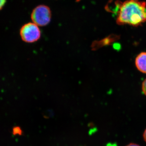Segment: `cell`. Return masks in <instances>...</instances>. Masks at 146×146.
Returning <instances> with one entry per match:
<instances>
[{"instance_id":"cell-1","label":"cell","mask_w":146,"mask_h":146,"mask_svg":"<svg viewBox=\"0 0 146 146\" xmlns=\"http://www.w3.org/2000/svg\"><path fill=\"white\" fill-rule=\"evenodd\" d=\"M116 4L117 23L138 27L146 22V3L140 0L117 1Z\"/></svg>"},{"instance_id":"cell-2","label":"cell","mask_w":146,"mask_h":146,"mask_svg":"<svg viewBox=\"0 0 146 146\" xmlns=\"http://www.w3.org/2000/svg\"><path fill=\"white\" fill-rule=\"evenodd\" d=\"M20 35L24 42L33 43L40 39L41 31L39 27L32 22L25 24L21 27Z\"/></svg>"},{"instance_id":"cell-3","label":"cell","mask_w":146,"mask_h":146,"mask_svg":"<svg viewBox=\"0 0 146 146\" xmlns=\"http://www.w3.org/2000/svg\"><path fill=\"white\" fill-rule=\"evenodd\" d=\"M50 9L45 5L36 7L33 10L31 19L33 23L39 27H44L48 25L51 19Z\"/></svg>"},{"instance_id":"cell-4","label":"cell","mask_w":146,"mask_h":146,"mask_svg":"<svg viewBox=\"0 0 146 146\" xmlns=\"http://www.w3.org/2000/svg\"><path fill=\"white\" fill-rule=\"evenodd\" d=\"M135 65L141 72L146 74V52L140 53L135 59Z\"/></svg>"},{"instance_id":"cell-5","label":"cell","mask_w":146,"mask_h":146,"mask_svg":"<svg viewBox=\"0 0 146 146\" xmlns=\"http://www.w3.org/2000/svg\"><path fill=\"white\" fill-rule=\"evenodd\" d=\"M12 133L13 135H21L23 134V132L22 129L20 127L16 126L13 127V130H12Z\"/></svg>"},{"instance_id":"cell-6","label":"cell","mask_w":146,"mask_h":146,"mask_svg":"<svg viewBox=\"0 0 146 146\" xmlns=\"http://www.w3.org/2000/svg\"><path fill=\"white\" fill-rule=\"evenodd\" d=\"M142 89L143 93L146 96V79L144 80L142 84Z\"/></svg>"},{"instance_id":"cell-7","label":"cell","mask_w":146,"mask_h":146,"mask_svg":"<svg viewBox=\"0 0 146 146\" xmlns=\"http://www.w3.org/2000/svg\"><path fill=\"white\" fill-rule=\"evenodd\" d=\"M7 0H1V5H0V7H1V10L2 9L3 7L5 4L6 3Z\"/></svg>"},{"instance_id":"cell-8","label":"cell","mask_w":146,"mask_h":146,"mask_svg":"<svg viewBox=\"0 0 146 146\" xmlns=\"http://www.w3.org/2000/svg\"><path fill=\"white\" fill-rule=\"evenodd\" d=\"M125 146H141L138 144L135 143H130L128 144Z\"/></svg>"},{"instance_id":"cell-9","label":"cell","mask_w":146,"mask_h":146,"mask_svg":"<svg viewBox=\"0 0 146 146\" xmlns=\"http://www.w3.org/2000/svg\"><path fill=\"white\" fill-rule=\"evenodd\" d=\"M143 138L144 141H145L146 143V128L143 133Z\"/></svg>"},{"instance_id":"cell-10","label":"cell","mask_w":146,"mask_h":146,"mask_svg":"<svg viewBox=\"0 0 146 146\" xmlns=\"http://www.w3.org/2000/svg\"><path fill=\"white\" fill-rule=\"evenodd\" d=\"M106 146H117V144L115 143H108Z\"/></svg>"}]
</instances>
